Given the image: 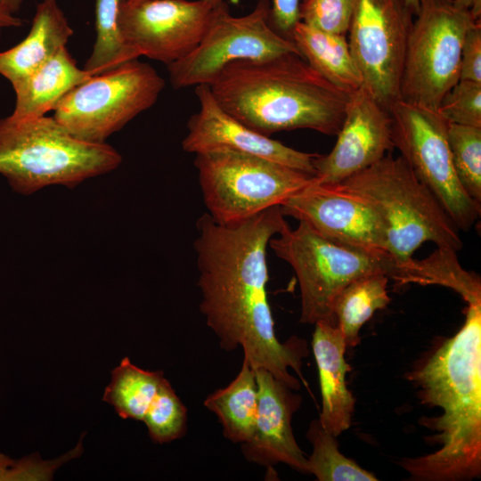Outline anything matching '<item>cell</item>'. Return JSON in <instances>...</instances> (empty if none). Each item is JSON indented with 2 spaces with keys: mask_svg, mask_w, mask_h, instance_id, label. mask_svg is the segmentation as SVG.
Instances as JSON below:
<instances>
[{
  "mask_svg": "<svg viewBox=\"0 0 481 481\" xmlns=\"http://www.w3.org/2000/svg\"><path fill=\"white\" fill-rule=\"evenodd\" d=\"M289 225L279 205L234 224L216 223L206 213L197 220L194 250L199 271L200 310L220 347L239 346L255 370L263 368L293 390L303 383L306 340L297 336L281 342L266 293V249L270 240Z\"/></svg>",
  "mask_w": 481,
  "mask_h": 481,
  "instance_id": "6da1fadb",
  "label": "cell"
},
{
  "mask_svg": "<svg viewBox=\"0 0 481 481\" xmlns=\"http://www.w3.org/2000/svg\"><path fill=\"white\" fill-rule=\"evenodd\" d=\"M409 379L422 404L442 415L421 419L434 430V452L404 458L400 466L413 480L462 481L481 475V303L468 304L465 322Z\"/></svg>",
  "mask_w": 481,
  "mask_h": 481,
  "instance_id": "7a4b0ae2",
  "label": "cell"
},
{
  "mask_svg": "<svg viewBox=\"0 0 481 481\" xmlns=\"http://www.w3.org/2000/svg\"><path fill=\"white\" fill-rule=\"evenodd\" d=\"M208 86L227 113L267 136L300 128L337 135L350 95L295 53L232 62Z\"/></svg>",
  "mask_w": 481,
  "mask_h": 481,
  "instance_id": "3957f363",
  "label": "cell"
},
{
  "mask_svg": "<svg viewBox=\"0 0 481 481\" xmlns=\"http://www.w3.org/2000/svg\"><path fill=\"white\" fill-rule=\"evenodd\" d=\"M334 185L364 200L379 215L387 255L398 266L409 263L427 241L455 252L463 247L456 224L401 156L389 153Z\"/></svg>",
  "mask_w": 481,
  "mask_h": 481,
  "instance_id": "277c9868",
  "label": "cell"
},
{
  "mask_svg": "<svg viewBox=\"0 0 481 481\" xmlns=\"http://www.w3.org/2000/svg\"><path fill=\"white\" fill-rule=\"evenodd\" d=\"M121 162L113 147L75 137L53 117L0 118V175L22 195L50 185L71 188Z\"/></svg>",
  "mask_w": 481,
  "mask_h": 481,
  "instance_id": "5b68a950",
  "label": "cell"
},
{
  "mask_svg": "<svg viewBox=\"0 0 481 481\" xmlns=\"http://www.w3.org/2000/svg\"><path fill=\"white\" fill-rule=\"evenodd\" d=\"M268 247L296 273L302 323L328 321L335 324L333 306L337 298L360 277L384 273L395 281L397 276V265L391 258L329 240L302 221H298L295 229L288 226L273 237Z\"/></svg>",
  "mask_w": 481,
  "mask_h": 481,
  "instance_id": "8992f818",
  "label": "cell"
},
{
  "mask_svg": "<svg viewBox=\"0 0 481 481\" xmlns=\"http://www.w3.org/2000/svg\"><path fill=\"white\" fill-rule=\"evenodd\" d=\"M194 166L208 214L223 225L280 206L314 178L264 158L231 151L196 154Z\"/></svg>",
  "mask_w": 481,
  "mask_h": 481,
  "instance_id": "52a82bcc",
  "label": "cell"
},
{
  "mask_svg": "<svg viewBox=\"0 0 481 481\" xmlns=\"http://www.w3.org/2000/svg\"><path fill=\"white\" fill-rule=\"evenodd\" d=\"M409 33L400 82V99L435 111L460 80L467 30L480 19L453 0H420Z\"/></svg>",
  "mask_w": 481,
  "mask_h": 481,
  "instance_id": "ba28073f",
  "label": "cell"
},
{
  "mask_svg": "<svg viewBox=\"0 0 481 481\" xmlns=\"http://www.w3.org/2000/svg\"><path fill=\"white\" fill-rule=\"evenodd\" d=\"M164 79L135 59L75 86L53 110L54 119L75 137L103 143L157 102Z\"/></svg>",
  "mask_w": 481,
  "mask_h": 481,
  "instance_id": "9c48e42d",
  "label": "cell"
},
{
  "mask_svg": "<svg viewBox=\"0 0 481 481\" xmlns=\"http://www.w3.org/2000/svg\"><path fill=\"white\" fill-rule=\"evenodd\" d=\"M268 0H258L242 16L230 13L224 2L214 7L198 45L184 57L167 66L175 89L209 85L229 64L259 61L298 53L293 41L276 32L269 21Z\"/></svg>",
  "mask_w": 481,
  "mask_h": 481,
  "instance_id": "30bf717a",
  "label": "cell"
},
{
  "mask_svg": "<svg viewBox=\"0 0 481 481\" xmlns=\"http://www.w3.org/2000/svg\"><path fill=\"white\" fill-rule=\"evenodd\" d=\"M389 112L394 147L458 229L469 231L480 216L481 203L466 193L454 171L446 135L449 122L437 111L402 100Z\"/></svg>",
  "mask_w": 481,
  "mask_h": 481,
  "instance_id": "8fae6325",
  "label": "cell"
},
{
  "mask_svg": "<svg viewBox=\"0 0 481 481\" xmlns=\"http://www.w3.org/2000/svg\"><path fill=\"white\" fill-rule=\"evenodd\" d=\"M404 0H355L348 45L363 86L387 110L400 99L412 17Z\"/></svg>",
  "mask_w": 481,
  "mask_h": 481,
  "instance_id": "7c38bea8",
  "label": "cell"
},
{
  "mask_svg": "<svg viewBox=\"0 0 481 481\" xmlns=\"http://www.w3.org/2000/svg\"><path fill=\"white\" fill-rule=\"evenodd\" d=\"M285 216L306 223L333 242L389 257L384 224L364 200L315 178L281 205ZM390 258V257H389Z\"/></svg>",
  "mask_w": 481,
  "mask_h": 481,
  "instance_id": "4fadbf2b",
  "label": "cell"
},
{
  "mask_svg": "<svg viewBox=\"0 0 481 481\" xmlns=\"http://www.w3.org/2000/svg\"><path fill=\"white\" fill-rule=\"evenodd\" d=\"M213 8L201 0L121 1L119 29L139 56L168 65L198 45Z\"/></svg>",
  "mask_w": 481,
  "mask_h": 481,
  "instance_id": "5bb4252c",
  "label": "cell"
},
{
  "mask_svg": "<svg viewBox=\"0 0 481 481\" xmlns=\"http://www.w3.org/2000/svg\"><path fill=\"white\" fill-rule=\"evenodd\" d=\"M333 149L313 159L315 180L338 184L372 166L395 149L392 118L363 86L350 94Z\"/></svg>",
  "mask_w": 481,
  "mask_h": 481,
  "instance_id": "9a60e30c",
  "label": "cell"
},
{
  "mask_svg": "<svg viewBox=\"0 0 481 481\" xmlns=\"http://www.w3.org/2000/svg\"><path fill=\"white\" fill-rule=\"evenodd\" d=\"M200 110L187 123L182 141L184 151L199 154L231 151L264 158L314 176L317 155L298 151L247 126L227 113L214 98L208 85L197 86Z\"/></svg>",
  "mask_w": 481,
  "mask_h": 481,
  "instance_id": "2e32d148",
  "label": "cell"
},
{
  "mask_svg": "<svg viewBox=\"0 0 481 481\" xmlns=\"http://www.w3.org/2000/svg\"><path fill=\"white\" fill-rule=\"evenodd\" d=\"M257 384V411L253 435L241 444V452L250 462L272 468L283 463L306 473L304 452L292 430L294 413L302 397L263 368L255 369Z\"/></svg>",
  "mask_w": 481,
  "mask_h": 481,
  "instance_id": "e0dca14e",
  "label": "cell"
},
{
  "mask_svg": "<svg viewBox=\"0 0 481 481\" xmlns=\"http://www.w3.org/2000/svg\"><path fill=\"white\" fill-rule=\"evenodd\" d=\"M322 394L319 421L322 428L338 436L351 427L355 399L346 387L350 366L345 359L347 348L339 329L332 322L314 323L312 339Z\"/></svg>",
  "mask_w": 481,
  "mask_h": 481,
  "instance_id": "ac0fdd59",
  "label": "cell"
},
{
  "mask_svg": "<svg viewBox=\"0 0 481 481\" xmlns=\"http://www.w3.org/2000/svg\"><path fill=\"white\" fill-rule=\"evenodd\" d=\"M73 34L57 1L43 0L37 5L27 37L0 52V76L12 86L24 79L66 47Z\"/></svg>",
  "mask_w": 481,
  "mask_h": 481,
  "instance_id": "d6986e66",
  "label": "cell"
},
{
  "mask_svg": "<svg viewBox=\"0 0 481 481\" xmlns=\"http://www.w3.org/2000/svg\"><path fill=\"white\" fill-rule=\"evenodd\" d=\"M93 75L80 69L67 47L24 79L13 84L14 109L11 116L31 119L45 116L75 86Z\"/></svg>",
  "mask_w": 481,
  "mask_h": 481,
  "instance_id": "ffe728a7",
  "label": "cell"
},
{
  "mask_svg": "<svg viewBox=\"0 0 481 481\" xmlns=\"http://www.w3.org/2000/svg\"><path fill=\"white\" fill-rule=\"evenodd\" d=\"M289 38L302 58L338 89L350 94L363 86L346 35L324 32L299 21Z\"/></svg>",
  "mask_w": 481,
  "mask_h": 481,
  "instance_id": "44dd1931",
  "label": "cell"
},
{
  "mask_svg": "<svg viewBox=\"0 0 481 481\" xmlns=\"http://www.w3.org/2000/svg\"><path fill=\"white\" fill-rule=\"evenodd\" d=\"M204 406L216 415L225 438L234 444L251 438L257 419V384L255 371L246 359L234 379L209 394Z\"/></svg>",
  "mask_w": 481,
  "mask_h": 481,
  "instance_id": "7402d4cb",
  "label": "cell"
},
{
  "mask_svg": "<svg viewBox=\"0 0 481 481\" xmlns=\"http://www.w3.org/2000/svg\"><path fill=\"white\" fill-rule=\"evenodd\" d=\"M388 278L384 273H372L349 283L337 298L333 306L335 325L341 331L346 347L360 342L359 331L377 310L390 302L387 294Z\"/></svg>",
  "mask_w": 481,
  "mask_h": 481,
  "instance_id": "603a6c76",
  "label": "cell"
},
{
  "mask_svg": "<svg viewBox=\"0 0 481 481\" xmlns=\"http://www.w3.org/2000/svg\"><path fill=\"white\" fill-rule=\"evenodd\" d=\"M165 379L162 371L141 369L124 357L112 370L102 400L121 418L142 421Z\"/></svg>",
  "mask_w": 481,
  "mask_h": 481,
  "instance_id": "cb8c5ba5",
  "label": "cell"
},
{
  "mask_svg": "<svg viewBox=\"0 0 481 481\" xmlns=\"http://www.w3.org/2000/svg\"><path fill=\"white\" fill-rule=\"evenodd\" d=\"M456 253L437 248L424 259L412 258L403 266L404 285H439L456 291L468 304L481 303L480 277L463 269Z\"/></svg>",
  "mask_w": 481,
  "mask_h": 481,
  "instance_id": "d4e9b609",
  "label": "cell"
},
{
  "mask_svg": "<svg viewBox=\"0 0 481 481\" xmlns=\"http://www.w3.org/2000/svg\"><path fill=\"white\" fill-rule=\"evenodd\" d=\"M121 1H95V41L84 67L93 76L140 57L122 37L118 22Z\"/></svg>",
  "mask_w": 481,
  "mask_h": 481,
  "instance_id": "484cf974",
  "label": "cell"
},
{
  "mask_svg": "<svg viewBox=\"0 0 481 481\" xmlns=\"http://www.w3.org/2000/svg\"><path fill=\"white\" fill-rule=\"evenodd\" d=\"M306 437L313 445L306 458V474L319 481H376L378 478L342 454L337 436L322 428L319 420L311 421Z\"/></svg>",
  "mask_w": 481,
  "mask_h": 481,
  "instance_id": "4316f807",
  "label": "cell"
},
{
  "mask_svg": "<svg viewBox=\"0 0 481 481\" xmlns=\"http://www.w3.org/2000/svg\"><path fill=\"white\" fill-rule=\"evenodd\" d=\"M446 135L461 186L471 199L481 203V127L448 123Z\"/></svg>",
  "mask_w": 481,
  "mask_h": 481,
  "instance_id": "83f0119b",
  "label": "cell"
},
{
  "mask_svg": "<svg viewBox=\"0 0 481 481\" xmlns=\"http://www.w3.org/2000/svg\"><path fill=\"white\" fill-rule=\"evenodd\" d=\"M154 443L165 444L184 436L187 408L165 379L143 420Z\"/></svg>",
  "mask_w": 481,
  "mask_h": 481,
  "instance_id": "f1b7e54d",
  "label": "cell"
},
{
  "mask_svg": "<svg viewBox=\"0 0 481 481\" xmlns=\"http://www.w3.org/2000/svg\"><path fill=\"white\" fill-rule=\"evenodd\" d=\"M437 112L449 123L481 127V83L460 79L445 94Z\"/></svg>",
  "mask_w": 481,
  "mask_h": 481,
  "instance_id": "f546056e",
  "label": "cell"
},
{
  "mask_svg": "<svg viewBox=\"0 0 481 481\" xmlns=\"http://www.w3.org/2000/svg\"><path fill=\"white\" fill-rule=\"evenodd\" d=\"M355 0H303L301 21L317 29L346 35L351 20Z\"/></svg>",
  "mask_w": 481,
  "mask_h": 481,
  "instance_id": "4dcf8cb0",
  "label": "cell"
},
{
  "mask_svg": "<svg viewBox=\"0 0 481 481\" xmlns=\"http://www.w3.org/2000/svg\"><path fill=\"white\" fill-rule=\"evenodd\" d=\"M460 79L481 83V23H474L466 32L460 60Z\"/></svg>",
  "mask_w": 481,
  "mask_h": 481,
  "instance_id": "1f68e13d",
  "label": "cell"
},
{
  "mask_svg": "<svg viewBox=\"0 0 481 481\" xmlns=\"http://www.w3.org/2000/svg\"><path fill=\"white\" fill-rule=\"evenodd\" d=\"M22 25V20L0 4V38L2 32L9 28H17Z\"/></svg>",
  "mask_w": 481,
  "mask_h": 481,
  "instance_id": "d6a6232c",
  "label": "cell"
},
{
  "mask_svg": "<svg viewBox=\"0 0 481 481\" xmlns=\"http://www.w3.org/2000/svg\"><path fill=\"white\" fill-rule=\"evenodd\" d=\"M453 2L458 7L470 11L476 18L480 19L481 0H453Z\"/></svg>",
  "mask_w": 481,
  "mask_h": 481,
  "instance_id": "836d02e7",
  "label": "cell"
},
{
  "mask_svg": "<svg viewBox=\"0 0 481 481\" xmlns=\"http://www.w3.org/2000/svg\"><path fill=\"white\" fill-rule=\"evenodd\" d=\"M14 461L7 455L0 453V481H6L8 473Z\"/></svg>",
  "mask_w": 481,
  "mask_h": 481,
  "instance_id": "e575fe53",
  "label": "cell"
},
{
  "mask_svg": "<svg viewBox=\"0 0 481 481\" xmlns=\"http://www.w3.org/2000/svg\"><path fill=\"white\" fill-rule=\"evenodd\" d=\"M22 2L23 0H0V4L15 14L20 10Z\"/></svg>",
  "mask_w": 481,
  "mask_h": 481,
  "instance_id": "d590c367",
  "label": "cell"
},
{
  "mask_svg": "<svg viewBox=\"0 0 481 481\" xmlns=\"http://www.w3.org/2000/svg\"><path fill=\"white\" fill-rule=\"evenodd\" d=\"M404 2L412 13L415 16L419 11L420 0H404Z\"/></svg>",
  "mask_w": 481,
  "mask_h": 481,
  "instance_id": "8d00e7d4",
  "label": "cell"
},
{
  "mask_svg": "<svg viewBox=\"0 0 481 481\" xmlns=\"http://www.w3.org/2000/svg\"><path fill=\"white\" fill-rule=\"evenodd\" d=\"M201 1L207 3L208 4H209L212 7H216L218 4L224 3V0H201Z\"/></svg>",
  "mask_w": 481,
  "mask_h": 481,
  "instance_id": "74e56055",
  "label": "cell"
},
{
  "mask_svg": "<svg viewBox=\"0 0 481 481\" xmlns=\"http://www.w3.org/2000/svg\"><path fill=\"white\" fill-rule=\"evenodd\" d=\"M122 1L135 4V3H139V2H142V1H144V0H122Z\"/></svg>",
  "mask_w": 481,
  "mask_h": 481,
  "instance_id": "f35d334b",
  "label": "cell"
}]
</instances>
